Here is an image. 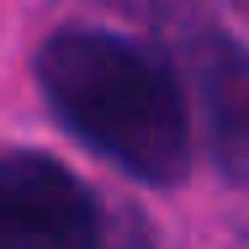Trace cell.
I'll list each match as a JSON object with an SVG mask.
<instances>
[{
  "mask_svg": "<svg viewBox=\"0 0 249 249\" xmlns=\"http://www.w3.org/2000/svg\"><path fill=\"white\" fill-rule=\"evenodd\" d=\"M37 90L53 117L127 175L170 186L191 164V106L164 53L96 27L53 32L37 48Z\"/></svg>",
  "mask_w": 249,
  "mask_h": 249,
  "instance_id": "6da1fadb",
  "label": "cell"
},
{
  "mask_svg": "<svg viewBox=\"0 0 249 249\" xmlns=\"http://www.w3.org/2000/svg\"><path fill=\"white\" fill-rule=\"evenodd\" d=\"M127 11H138L154 32H170L175 48L186 58L191 80H196V111L207 127L212 159L228 180L249 186V53L223 37L217 27H196L186 16H170L164 0H122Z\"/></svg>",
  "mask_w": 249,
  "mask_h": 249,
  "instance_id": "7a4b0ae2",
  "label": "cell"
},
{
  "mask_svg": "<svg viewBox=\"0 0 249 249\" xmlns=\"http://www.w3.org/2000/svg\"><path fill=\"white\" fill-rule=\"evenodd\" d=\"M0 249H101L85 180L37 149L0 154Z\"/></svg>",
  "mask_w": 249,
  "mask_h": 249,
  "instance_id": "3957f363",
  "label": "cell"
},
{
  "mask_svg": "<svg viewBox=\"0 0 249 249\" xmlns=\"http://www.w3.org/2000/svg\"><path fill=\"white\" fill-rule=\"evenodd\" d=\"M101 249H154V244H149V233L127 217V239H106V228H101Z\"/></svg>",
  "mask_w": 249,
  "mask_h": 249,
  "instance_id": "277c9868",
  "label": "cell"
}]
</instances>
